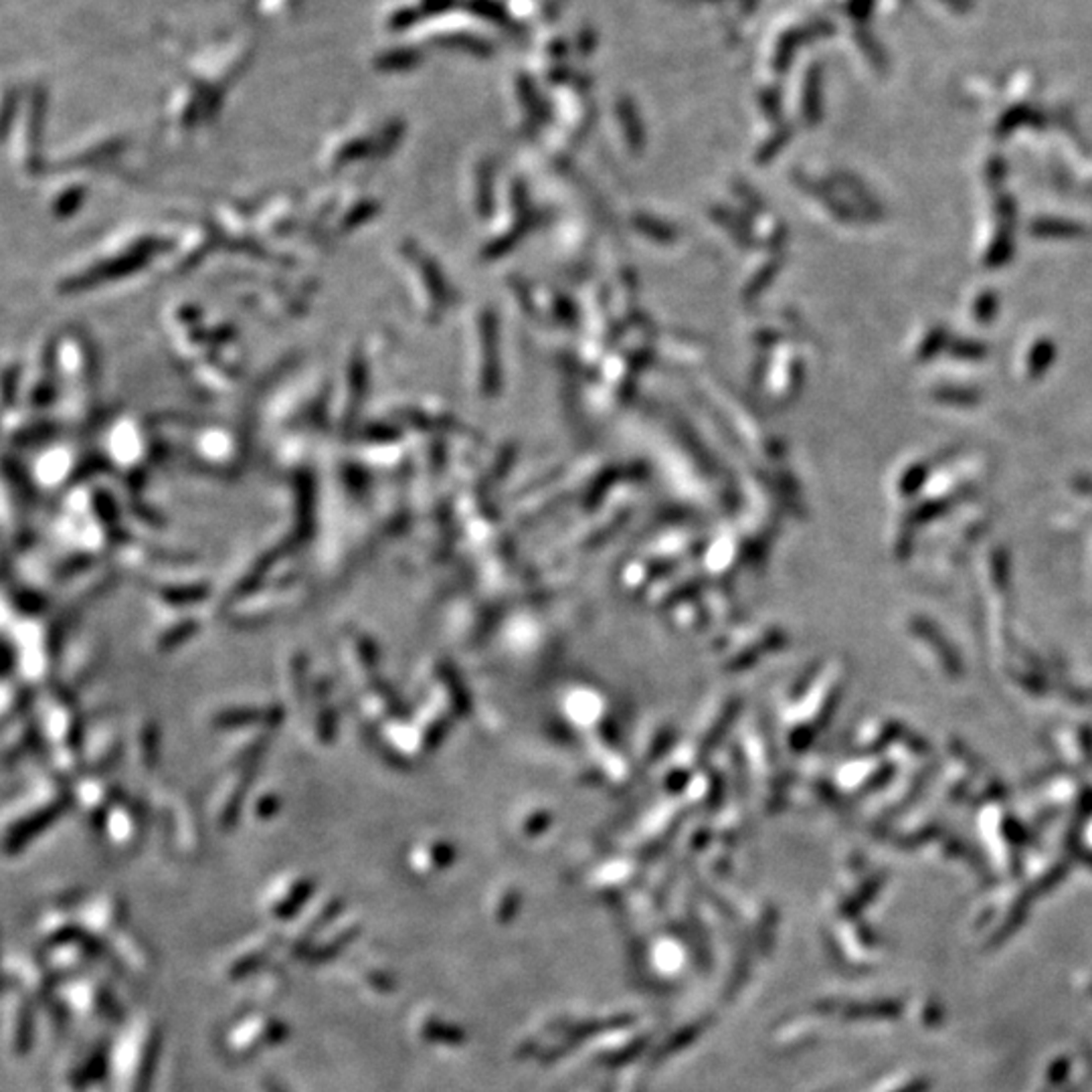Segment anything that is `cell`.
Masks as SVG:
<instances>
[{
  "mask_svg": "<svg viewBox=\"0 0 1092 1092\" xmlns=\"http://www.w3.org/2000/svg\"><path fill=\"white\" fill-rule=\"evenodd\" d=\"M250 7L264 19H279L297 7V0H250Z\"/></svg>",
  "mask_w": 1092,
  "mask_h": 1092,
  "instance_id": "obj_1",
  "label": "cell"
}]
</instances>
